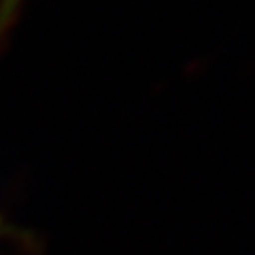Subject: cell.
<instances>
[{
  "mask_svg": "<svg viewBox=\"0 0 255 255\" xmlns=\"http://www.w3.org/2000/svg\"><path fill=\"white\" fill-rule=\"evenodd\" d=\"M0 255H41L38 238L13 223L0 206Z\"/></svg>",
  "mask_w": 255,
  "mask_h": 255,
  "instance_id": "1",
  "label": "cell"
},
{
  "mask_svg": "<svg viewBox=\"0 0 255 255\" xmlns=\"http://www.w3.org/2000/svg\"><path fill=\"white\" fill-rule=\"evenodd\" d=\"M23 4L26 0H0V49H2L4 38L9 36L15 19L19 17Z\"/></svg>",
  "mask_w": 255,
  "mask_h": 255,
  "instance_id": "2",
  "label": "cell"
}]
</instances>
